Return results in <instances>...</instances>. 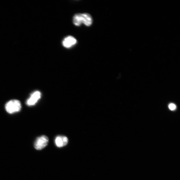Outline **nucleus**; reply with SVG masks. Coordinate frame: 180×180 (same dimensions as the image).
Masks as SVG:
<instances>
[{"label":"nucleus","mask_w":180,"mask_h":180,"mask_svg":"<svg viewBox=\"0 0 180 180\" xmlns=\"http://www.w3.org/2000/svg\"><path fill=\"white\" fill-rule=\"evenodd\" d=\"M73 23L76 26H79L82 24L87 27L92 24L93 20L89 13H78L75 15L73 18Z\"/></svg>","instance_id":"f257e3e1"},{"label":"nucleus","mask_w":180,"mask_h":180,"mask_svg":"<svg viewBox=\"0 0 180 180\" xmlns=\"http://www.w3.org/2000/svg\"><path fill=\"white\" fill-rule=\"evenodd\" d=\"M68 142V138L63 136H58L55 139V143L59 148H61L67 145Z\"/></svg>","instance_id":"423d86ee"},{"label":"nucleus","mask_w":180,"mask_h":180,"mask_svg":"<svg viewBox=\"0 0 180 180\" xmlns=\"http://www.w3.org/2000/svg\"><path fill=\"white\" fill-rule=\"evenodd\" d=\"M169 108L170 110H172V111H173V110L175 109L176 106L174 104H171L169 105Z\"/></svg>","instance_id":"0eeeda50"},{"label":"nucleus","mask_w":180,"mask_h":180,"mask_svg":"<svg viewBox=\"0 0 180 180\" xmlns=\"http://www.w3.org/2000/svg\"><path fill=\"white\" fill-rule=\"evenodd\" d=\"M49 141V138L46 136H42L36 139L34 143V147L37 150H42L47 145Z\"/></svg>","instance_id":"7ed1b4c3"},{"label":"nucleus","mask_w":180,"mask_h":180,"mask_svg":"<svg viewBox=\"0 0 180 180\" xmlns=\"http://www.w3.org/2000/svg\"><path fill=\"white\" fill-rule=\"evenodd\" d=\"M20 101L18 100H13L7 102L5 105L6 112L9 114H13L19 112L21 109Z\"/></svg>","instance_id":"f03ea898"},{"label":"nucleus","mask_w":180,"mask_h":180,"mask_svg":"<svg viewBox=\"0 0 180 180\" xmlns=\"http://www.w3.org/2000/svg\"><path fill=\"white\" fill-rule=\"evenodd\" d=\"M41 97V94L39 91L34 92L31 94L30 97L26 101V104L28 106L35 105Z\"/></svg>","instance_id":"20e7f679"},{"label":"nucleus","mask_w":180,"mask_h":180,"mask_svg":"<svg viewBox=\"0 0 180 180\" xmlns=\"http://www.w3.org/2000/svg\"><path fill=\"white\" fill-rule=\"evenodd\" d=\"M76 39L73 37L69 36L66 37L62 42V45L66 48H69L75 45Z\"/></svg>","instance_id":"39448f33"}]
</instances>
